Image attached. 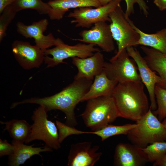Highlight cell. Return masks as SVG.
<instances>
[{"label": "cell", "instance_id": "cell-1", "mask_svg": "<svg viewBox=\"0 0 166 166\" xmlns=\"http://www.w3.org/2000/svg\"><path fill=\"white\" fill-rule=\"evenodd\" d=\"M93 82L86 79L75 80L60 92L50 96L33 97L13 103V109L25 104H35L43 106L47 112L59 110L65 114L66 124L74 127L77 124L75 109L86 93Z\"/></svg>", "mask_w": 166, "mask_h": 166}, {"label": "cell", "instance_id": "cell-2", "mask_svg": "<svg viewBox=\"0 0 166 166\" xmlns=\"http://www.w3.org/2000/svg\"><path fill=\"white\" fill-rule=\"evenodd\" d=\"M141 81L118 83L111 96L119 117L136 122L148 112L149 108L147 97Z\"/></svg>", "mask_w": 166, "mask_h": 166}, {"label": "cell", "instance_id": "cell-3", "mask_svg": "<svg viewBox=\"0 0 166 166\" xmlns=\"http://www.w3.org/2000/svg\"><path fill=\"white\" fill-rule=\"evenodd\" d=\"M86 101L85 109L81 116L85 126L93 131L102 129L119 117L111 95L99 97Z\"/></svg>", "mask_w": 166, "mask_h": 166}, {"label": "cell", "instance_id": "cell-4", "mask_svg": "<svg viewBox=\"0 0 166 166\" xmlns=\"http://www.w3.org/2000/svg\"><path fill=\"white\" fill-rule=\"evenodd\" d=\"M136 123L137 125L127 135L132 144L143 148L155 142L166 141V130L150 106L147 113Z\"/></svg>", "mask_w": 166, "mask_h": 166}, {"label": "cell", "instance_id": "cell-5", "mask_svg": "<svg viewBox=\"0 0 166 166\" xmlns=\"http://www.w3.org/2000/svg\"><path fill=\"white\" fill-rule=\"evenodd\" d=\"M47 113L42 105L35 109L31 116L33 123L30 132L25 143L27 144L35 140H41L45 146L57 150L61 148L58 129L56 123L48 119Z\"/></svg>", "mask_w": 166, "mask_h": 166}, {"label": "cell", "instance_id": "cell-6", "mask_svg": "<svg viewBox=\"0 0 166 166\" xmlns=\"http://www.w3.org/2000/svg\"><path fill=\"white\" fill-rule=\"evenodd\" d=\"M109 17L111 31L118 46L116 53L128 47L137 45L140 35L132 26L129 17L126 16L120 4L110 13Z\"/></svg>", "mask_w": 166, "mask_h": 166}, {"label": "cell", "instance_id": "cell-7", "mask_svg": "<svg viewBox=\"0 0 166 166\" xmlns=\"http://www.w3.org/2000/svg\"><path fill=\"white\" fill-rule=\"evenodd\" d=\"M92 44L79 43L73 45L65 44L59 38H56L55 47L44 51V62L46 68L52 67L61 63L64 59L71 57L85 58L92 56L94 52L100 51Z\"/></svg>", "mask_w": 166, "mask_h": 166}, {"label": "cell", "instance_id": "cell-8", "mask_svg": "<svg viewBox=\"0 0 166 166\" xmlns=\"http://www.w3.org/2000/svg\"><path fill=\"white\" fill-rule=\"evenodd\" d=\"M103 70L109 79L118 83L141 81L136 65L130 58L126 49L116 53L109 62H105Z\"/></svg>", "mask_w": 166, "mask_h": 166}, {"label": "cell", "instance_id": "cell-9", "mask_svg": "<svg viewBox=\"0 0 166 166\" xmlns=\"http://www.w3.org/2000/svg\"><path fill=\"white\" fill-rule=\"evenodd\" d=\"M121 1H113L106 5L95 8L92 7L76 8L69 13L67 17L74 18L70 22L72 24H75L76 27L89 28L93 24L98 22H110V13L120 4Z\"/></svg>", "mask_w": 166, "mask_h": 166}, {"label": "cell", "instance_id": "cell-10", "mask_svg": "<svg viewBox=\"0 0 166 166\" xmlns=\"http://www.w3.org/2000/svg\"><path fill=\"white\" fill-rule=\"evenodd\" d=\"M79 35L81 39L72 40L97 45L106 52H112L115 49L110 25L106 22H97L90 29L82 30Z\"/></svg>", "mask_w": 166, "mask_h": 166}, {"label": "cell", "instance_id": "cell-11", "mask_svg": "<svg viewBox=\"0 0 166 166\" xmlns=\"http://www.w3.org/2000/svg\"><path fill=\"white\" fill-rule=\"evenodd\" d=\"M126 50L130 57L135 62L141 81L147 89L150 101V107L152 111L156 110L157 106L155 94L156 85L160 80V76L149 66L139 52L133 46L127 47Z\"/></svg>", "mask_w": 166, "mask_h": 166}, {"label": "cell", "instance_id": "cell-12", "mask_svg": "<svg viewBox=\"0 0 166 166\" xmlns=\"http://www.w3.org/2000/svg\"><path fill=\"white\" fill-rule=\"evenodd\" d=\"M12 51L17 61L23 68L30 69L39 67L44 61V51L29 42L15 40L12 45Z\"/></svg>", "mask_w": 166, "mask_h": 166}, {"label": "cell", "instance_id": "cell-13", "mask_svg": "<svg viewBox=\"0 0 166 166\" xmlns=\"http://www.w3.org/2000/svg\"><path fill=\"white\" fill-rule=\"evenodd\" d=\"M49 23L48 20L45 18L28 25L18 22L16 24L17 30L19 34L26 38L34 39L35 45L44 51L55 46L56 41V38L51 33L47 35H44Z\"/></svg>", "mask_w": 166, "mask_h": 166}, {"label": "cell", "instance_id": "cell-14", "mask_svg": "<svg viewBox=\"0 0 166 166\" xmlns=\"http://www.w3.org/2000/svg\"><path fill=\"white\" fill-rule=\"evenodd\" d=\"M85 141L71 145L68 156V166H93L100 159L102 153L99 147Z\"/></svg>", "mask_w": 166, "mask_h": 166}, {"label": "cell", "instance_id": "cell-15", "mask_svg": "<svg viewBox=\"0 0 166 166\" xmlns=\"http://www.w3.org/2000/svg\"><path fill=\"white\" fill-rule=\"evenodd\" d=\"M148 162L141 148L132 144L120 143L116 146L114 165L117 166H142Z\"/></svg>", "mask_w": 166, "mask_h": 166}, {"label": "cell", "instance_id": "cell-16", "mask_svg": "<svg viewBox=\"0 0 166 166\" xmlns=\"http://www.w3.org/2000/svg\"><path fill=\"white\" fill-rule=\"evenodd\" d=\"M72 58L73 64L78 70L74 79H86L92 80L103 70L105 61L103 55L100 51L86 58L75 57Z\"/></svg>", "mask_w": 166, "mask_h": 166}, {"label": "cell", "instance_id": "cell-17", "mask_svg": "<svg viewBox=\"0 0 166 166\" xmlns=\"http://www.w3.org/2000/svg\"><path fill=\"white\" fill-rule=\"evenodd\" d=\"M47 3L51 7L48 15L51 20L61 19L70 9L102 6L97 0H52Z\"/></svg>", "mask_w": 166, "mask_h": 166}, {"label": "cell", "instance_id": "cell-18", "mask_svg": "<svg viewBox=\"0 0 166 166\" xmlns=\"http://www.w3.org/2000/svg\"><path fill=\"white\" fill-rule=\"evenodd\" d=\"M11 144L14 146V151L9 156L8 164L10 166H19L34 155H38L42 157L41 152L53 151L52 149L46 146L34 147L33 144L27 145L14 140H12Z\"/></svg>", "mask_w": 166, "mask_h": 166}, {"label": "cell", "instance_id": "cell-19", "mask_svg": "<svg viewBox=\"0 0 166 166\" xmlns=\"http://www.w3.org/2000/svg\"><path fill=\"white\" fill-rule=\"evenodd\" d=\"M140 48L145 54L144 58L147 64L160 78L157 84L166 89V54L151 48L142 46Z\"/></svg>", "mask_w": 166, "mask_h": 166}, {"label": "cell", "instance_id": "cell-20", "mask_svg": "<svg viewBox=\"0 0 166 166\" xmlns=\"http://www.w3.org/2000/svg\"><path fill=\"white\" fill-rule=\"evenodd\" d=\"M88 91L81 100L82 102L93 98L111 95L118 83L109 79L103 71L94 78Z\"/></svg>", "mask_w": 166, "mask_h": 166}, {"label": "cell", "instance_id": "cell-21", "mask_svg": "<svg viewBox=\"0 0 166 166\" xmlns=\"http://www.w3.org/2000/svg\"><path fill=\"white\" fill-rule=\"evenodd\" d=\"M131 23L140 35L137 45L149 46L162 53L166 54V28L155 33L148 34L140 30L135 25L131 20Z\"/></svg>", "mask_w": 166, "mask_h": 166}, {"label": "cell", "instance_id": "cell-22", "mask_svg": "<svg viewBox=\"0 0 166 166\" xmlns=\"http://www.w3.org/2000/svg\"><path fill=\"white\" fill-rule=\"evenodd\" d=\"M0 122L5 125L4 130L8 131L13 140L24 143L30 133L31 125L25 120L13 119Z\"/></svg>", "mask_w": 166, "mask_h": 166}, {"label": "cell", "instance_id": "cell-23", "mask_svg": "<svg viewBox=\"0 0 166 166\" xmlns=\"http://www.w3.org/2000/svg\"><path fill=\"white\" fill-rule=\"evenodd\" d=\"M137 125V123L127 124L122 125L109 124L98 131L90 132L89 134L96 135L103 141L112 136L120 135H127L132 129Z\"/></svg>", "mask_w": 166, "mask_h": 166}, {"label": "cell", "instance_id": "cell-24", "mask_svg": "<svg viewBox=\"0 0 166 166\" xmlns=\"http://www.w3.org/2000/svg\"><path fill=\"white\" fill-rule=\"evenodd\" d=\"M11 5L17 12L30 9L36 10L41 14H48L51 9L47 3L42 0H15Z\"/></svg>", "mask_w": 166, "mask_h": 166}, {"label": "cell", "instance_id": "cell-25", "mask_svg": "<svg viewBox=\"0 0 166 166\" xmlns=\"http://www.w3.org/2000/svg\"><path fill=\"white\" fill-rule=\"evenodd\" d=\"M141 148L146 154L148 162L154 163L166 154V141L155 142Z\"/></svg>", "mask_w": 166, "mask_h": 166}, {"label": "cell", "instance_id": "cell-26", "mask_svg": "<svg viewBox=\"0 0 166 166\" xmlns=\"http://www.w3.org/2000/svg\"><path fill=\"white\" fill-rule=\"evenodd\" d=\"M155 94L157 108L152 112L161 121L166 118V89L157 84L155 87Z\"/></svg>", "mask_w": 166, "mask_h": 166}, {"label": "cell", "instance_id": "cell-27", "mask_svg": "<svg viewBox=\"0 0 166 166\" xmlns=\"http://www.w3.org/2000/svg\"><path fill=\"white\" fill-rule=\"evenodd\" d=\"M17 12L11 5L6 7L0 17V42L6 36V31L9 25L15 17Z\"/></svg>", "mask_w": 166, "mask_h": 166}, {"label": "cell", "instance_id": "cell-28", "mask_svg": "<svg viewBox=\"0 0 166 166\" xmlns=\"http://www.w3.org/2000/svg\"><path fill=\"white\" fill-rule=\"evenodd\" d=\"M59 134V141L62 143L67 137L73 135L89 134V132L78 130L74 128L63 123L58 121H56Z\"/></svg>", "mask_w": 166, "mask_h": 166}, {"label": "cell", "instance_id": "cell-29", "mask_svg": "<svg viewBox=\"0 0 166 166\" xmlns=\"http://www.w3.org/2000/svg\"><path fill=\"white\" fill-rule=\"evenodd\" d=\"M126 4V9L125 12L126 16L129 17L134 13V6L137 3L144 15L147 17L148 14V8L144 0H124Z\"/></svg>", "mask_w": 166, "mask_h": 166}, {"label": "cell", "instance_id": "cell-30", "mask_svg": "<svg viewBox=\"0 0 166 166\" xmlns=\"http://www.w3.org/2000/svg\"><path fill=\"white\" fill-rule=\"evenodd\" d=\"M14 147L11 144L9 143L6 140L0 139V157L10 156L14 152Z\"/></svg>", "mask_w": 166, "mask_h": 166}, {"label": "cell", "instance_id": "cell-31", "mask_svg": "<svg viewBox=\"0 0 166 166\" xmlns=\"http://www.w3.org/2000/svg\"><path fill=\"white\" fill-rule=\"evenodd\" d=\"M153 2L160 11L166 10V0H154Z\"/></svg>", "mask_w": 166, "mask_h": 166}, {"label": "cell", "instance_id": "cell-32", "mask_svg": "<svg viewBox=\"0 0 166 166\" xmlns=\"http://www.w3.org/2000/svg\"><path fill=\"white\" fill-rule=\"evenodd\" d=\"M15 0H0V13L7 6L12 4Z\"/></svg>", "mask_w": 166, "mask_h": 166}, {"label": "cell", "instance_id": "cell-33", "mask_svg": "<svg viewBox=\"0 0 166 166\" xmlns=\"http://www.w3.org/2000/svg\"><path fill=\"white\" fill-rule=\"evenodd\" d=\"M153 166H166V154L159 160L154 162Z\"/></svg>", "mask_w": 166, "mask_h": 166}, {"label": "cell", "instance_id": "cell-34", "mask_svg": "<svg viewBox=\"0 0 166 166\" xmlns=\"http://www.w3.org/2000/svg\"><path fill=\"white\" fill-rule=\"evenodd\" d=\"M100 3L102 6L106 5L110 2L115 0H97Z\"/></svg>", "mask_w": 166, "mask_h": 166}, {"label": "cell", "instance_id": "cell-35", "mask_svg": "<svg viewBox=\"0 0 166 166\" xmlns=\"http://www.w3.org/2000/svg\"><path fill=\"white\" fill-rule=\"evenodd\" d=\"M162 123L165 129L166 130V118L164 119Z\"/></svg>", "mask_w": 166, "mask_h": 166}]
</instances>
